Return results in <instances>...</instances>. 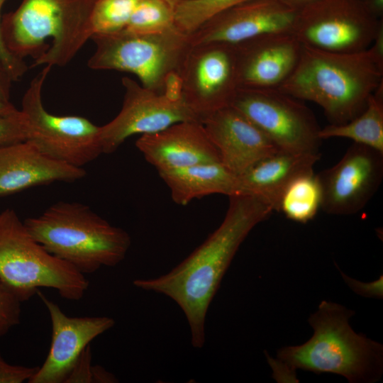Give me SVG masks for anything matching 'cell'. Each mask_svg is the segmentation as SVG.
<instances>
[{
	"label": "cell",
	"instance_id": "cell-1",
	"mask_svg": "<svg viewBox=\"0 0 383 383\" xmlns=\"http://www.w3.org/2000/svg\"><path fill=\"white\" fill-rule=\"evenodd\" d=\"M228 197L222 223L189 256L161 276L133 281L137 288L165 295L178 305L196 348L204 345L208 309L239 247L274 211L268 203L252 195Z\"/></svg>",
	"mask_w": 383,
	"mask_h": 383
},
{
	"label": "cell",
	"instance_id": "cell-2",
	"mask_svg": "<svg viewBox=\"0 0 383 383\" xmlns=\"http://www.w3.org/2000/svg\"><path fill=\"white\" fill-rule=\"evenodd\" d=\"M354 311L323 301L309 318L312 337L302 345L279 349L270 364L278 382H296V370L343 376L351 383L374 382L382 372L383 348L356 333L349 324Z\"/></svg>",
	"mask_w": 383,
	"mask_h": 383
},
{
	"label": "cell",
	"instance_id": "cell-3",
	"mask_svg": "<svg viewBox=\"0 0 383 383\" xmlns=\"http://www.w3.org/2000/svg\"><path fill=\"white\" fill-rule=\"evenodd\" d=\"M382 84L383 60L371 47L339 52L302 45L295 70L279 89L316 104L331 123L341 124L360 114Z\"/></svg>",
	"mask_w": 383,
	"mask_h": 383
},
{
	"label": "cell",
	"instance_id": "cell-4",
	"mask_svg": "<svg viewBox=\"0 0 383 383\" xmlns=\"http://www.w3.org/2000/svg\"><path fill=\"white\" fill-rule=\"evenodd\" d=\"M95 1L22 0L2 15L4 43L15 57H32L33 67H64L94 34Z\"/></svg>",
	"mask_w": 383,
	"mask_h": 383
},
{
	"label": "cell",
	"instance_id": "cell-5",
	"mask_svg": "<svg viewBox=\"0 0 383 383\" xmlns=\"http://www.w3.org/2000/svg\"><path fill=\"white\" fill-rule=\"evenodd\" d=\"M23 223L32 237L50 253L82 274L122 262L131 244L129 234L112 226L79 202L58 201Z\"/></svg>",
	"mask_w": 383,
	"mask_h": 383
},
{
	"label": "cell",
	"instance_id": "cell-6",
	"mask_svg": "<svg viewBox=\"0 0 383 383\" xmlns=\"http://www.w3.org/2000/svg\"><path fill=\"white\" fill-rule=\"evenodd\" d=\"M91 40L95 50L87 62L89 68L131 73L145 88L181 94L180 75L192 45L190 35L176 26L152 34L125 30L94 34Z\"/></svg>",
	"mask_w": 383,
	"mask_h": 383
},
{
	"label": "cell",
	"instance_id": "cell-7",
	"mask_svg": "<svg viewBox=\"0 0 383 383\" xmlns=\"http://www.w3.org/2000/svg\"><path fill=\"white\" fill-rule=\"evenodd\" d=\"M0 281L21 302L37 294L39 287L79 301L89 284L84 274L37 242L11 209L0 212Z\"/></svg>",
	"mask_w": 383,
	"mask_h": 383
},
{
	"label": "cell",
	"instance_id": "cell-8",
	"mask_svg": "<svg viewBox=\"0 0 383 383\" xmlns=\"http://www.w3.org/2000/svg\"><path fill=\"white\" fill-rule=\"evenodd\" d=\"M51 68L43 66L23 94L21 111L28 121L27 140L54 160L82 167L103 153L100 126L82 116H57L45 109L42 93Z\"/></svg>",
	"mask_w": 383,
	"mask_h": 383
},
{
	"label": "cell",
	"instance_id": "cell-9",
	"mask_svg": "<svg viewBox=\"0 0 383 383\" xmlns=\"http://www.w3.org/2000/svg\"><path fill=\"white\" fill-rule=\"evenodd\" d=\"M230 106L249 118L279 150L318 152L321 128L312 111L279 88L239 87Z\"/></svg>",
	"mask_w": 383,
	"mask_h": 383
},
{
	"label": "cell",
	"instance_id": "cell-10",
	"mask_svg": "<svg viewBox=\"0 0 383 383\" xmlns=\"http://www.w3.org/2000/svg\"><path fill=\"white\" fill-rule=\"evenodd\" d=\"M382 25L365 0H320L299 11L293 33L302 45L350 52L370 48Z\"/></svg>",
	"mask_w": 383,
	"mask_h": 383
},
{
	"label": "cell",
	"instance_id": "cell-11",
	"mask_svg": "<svg viewBox=\"0 0 383 383\" xmlns=\"http://www.w3.org/2000/svg\"><path fill=\"white\" fill-rule=\"evenodd\" d=\"M239 88L235 45H192L180 75L181 94L197 119L231 105Z\"/></svg>",
	"mask_w": 383,
	"mask_h": 383
},
{
	"label": "cell",
	"instance_id": "cell-12",
	"mask_svg": "<svg viewBox=\"0 0 383 383\" xmlns=\"http://www.w3.org/2000/svg\"><path fill=\"white\" fill-rule=\"evenodd\" d=\"M121 82L125 89L121 109L100 126L103 153L115 152L133 135L156 133L182 121H199L181 94L157 92L127 77Z\"/></svg>",
	"mask_w": 383,
	"mask_h": 383
},
{
	"label": "cell",
	"instance_id": "cell-13",
	"mask_svg": "<svg viewBox=\"0 0 383 383\" xmlns=\"http://www.w3.org/2000/svg\"><path fill=\"white\" fill-rule=\"evenodd\" d=\"M317 175L321 209L329 214H354L368 203L381 184L383 153L353 143L335 165Z\"/></svg>",
	"mask_w": 383,
	"mask_h": 383
},
{
	"label": "cell",
	"instance_id": "cell-14",
	"mask_svg": "<svg viewBox=\"0 0 383 383\" xmlns=\"http://www.w3.org/2000/svg\"><path fill=\"white\" fill-rule=\"evenodd\" d=\"M298 12L280 0H249L211 18L190 35L191 43L235 45L267 33L293 32Z\"/></svg>",
	"mask_w": 383,
	"mask_h": 383
},
{
	"label": "cell",
	"instance_id": "cell-15",
	"mask_svg": "<svg viewBox=\"0 0 383 383\" xmlns=\"http://www.w3.org/2000/svg\"><path fill=\"white\" fill-rule=\"evenodd\" d=\"M49 313L52 340L47 357L28 383H65L78 357L90 342L111 328L107 316L70 317L60 306L37 291Z\"/></svg>",
	"mask_w": 383,
	"mask_h": 383
},
{
	"label": "cell",
	"instance_id": "cell-16",
	"mask_svg": "<svg viewBox=\"0 0 383 383\" xmlns=\"http://www.w3.org/2000/svg\"><path fill=\"white\" fill-rule=\"evenodd\" d=\"M239 87L279 88L295 70L302 44L293 32L261 35L234 45Z\"/></svg>",
	"mask_w": 383,
	"mask_h": 383
},
{
	"label": "cell",
	"instance_id": "cell-17",
	"mask_svg": "<svg viewBox=\"0 0 383 383\" xmlns=\"http://www.w3.org/2000/svg\"><path fill=\"white\" fill-rule=\"evenodd\" d=\"M202 124L218 152L221 162L236 175L279 150L249 118L232 106L213 112Z\"/></svg>",
	"mask_w": 383,
	"mask_h": 383
},
{
	"label": "cell",
	"instance_id": "cell-18",
	"mask_svg": "<svg viewBox=\"0 0 383 383\" xmlns=\"http://www.w3.org/2000/svg\"><path fill=\"white\" fill-rule=\"evenodd\" d=\"M135 146L158 172L221 162L202 123L186 121L160 131L141 135Z\"/></svg>",
	"mask_w": 383,
	"mask_h": 383
},
{
	"label": "cell",
	"instance_id": "cell-19",
	"mask_svg": "<svg viewBox=\"0 0 383 383\" xmlns=\"http://www.w3.org/2000/svg\"><path fill=\"white\" fill-rule=\"evenodd\" d=\"M86 172L54 160L24 140L0 147V196L55 182H73Z\"/></svg>",
	"mask_w": 383,
	"mask_h": 383
},
{
	"label": "cell",
	"instance_id": "cell-20",
	"mask_svg": "<svg viewBox=\"0 0 383 383\" xmlns=\"http://www.w3.org/2000/svg\"><path fill=\"white\" fill-rule=\"evenodd\" d=\"M319 152L278 150L255 162L238 175L240 194L252 195L277 211L280 197L296 177L313 171Z\"/></svg>",
	"mask_w": 383,
	"mask_h": 383
},
{
	"label": "cell",
	"instance_id": "cell-21",
	"mask_svg": "<svg viewBox=\"0 0 383 383\" xmlns=\"http://www.w3.org/2000/svg\"><path fill=\"white\" fill-rule=\"evenodd\" d=\"M158 174L170 189L173 201L181 206L211 194H240L238 175L221 162L198 164Z\"/></svg>",
	"mask_w": 383,
	"mask_h": 383
},
{
	"label": "cell",
	"instance_id": "cell-22",
	"mask_svg": "<svg viewBox=\"0 0 383 383\" xmlns=\"http://www.w3.org/2000/svg\"><path fill=\"white\" fill-rule=\"evenodd\" d=\"M318 136L321 140L348 138L383 153V84L370 96L360 114L345 123L321 128Z\"/></svg>",
	"mask_w": 383,
	"mask_h": 383
},
{
	"label": "cell",
	"instance_id": "cell-23",
	"mask_svg": "<svg viewBox=\"0 0 383 383\" xmlns=\"http://www.w3.org/2000/svg\"><path fill=\"white\" fill-rule=\"evenodd\" d=\"M321 205V189L313 171L293 179L284 190L277 207L294 221L306 223L316 215Z\"/></svg>",
	"mask_w": 383,
	"mask_h": 383
},
{
	"label": "cell",
	"instance_id": "cell-24",
	"mask_svg": "<svg viewBox=\"0 0 383 383\" xmlns=\"http://www.w3.org/2000/svg\"><path fill=\"white\" fill-rule=\"evenodd\" d=\"M249 0H187L174 7V24L191 35L215 16Z\"/></svg>",
	"mask_w": 383,
	"mask_h": 383
},
{
	"label": "cell",
	"instance_id": "cell-25",
	"mask_svg": "<svg viewBox=\"0 0 383 383\" xmlns=\"http://www.w3.org/2000/svg\"><path fill=\"white\" fill-rule=\"evenodd\" d=\"M174 27V6L163 0H139L123 30L135 33L152 34Z\"/></svg>",
	"mask_w": 383,
	"mask_h": 383
},
{
	"label": "cell",
	"instance_id": "cell-26",
	"mask_svg": "<svg viewBox=\"0 0 383 383\" xmlns=\"http://www.w3.org/2000/svg\"><path fill=\"white\" fill-rule=\"evenodd\" d=\"M139 0H96L91 24L94 34H107L123 30Z\"/></svg>",
	"mask_w": 383,
	"mask_h": 383
},
{
	"label": "cell",
	"instance_id": "cell-27",
	"mask_svg": "<svg viewBox=\"0 0 383 383\" xmlns=\"http://www.w3.org/2000/svg\"><path fill=\"white\" fill-rule=\"evenodd\" d=\"M21 301L0 281V336L20 323Z\"/></svg>",
	"mask_w": 383,
	"mask_h": 383
},
{
	"label": "cell",
	"instance_id": "cell-28",
	"mask_svg": "<svg viewBox=\"0 0 383 383\" xmlns=\"http://www.w3.org/2000/svg\"><path fill=\"white\" fill-rule=\"evenodd\" d=\"M28 121L23 113L0 116V147L26 140Z\"/></svg>",
	"mask_w": 383,
	"mask_h": 383
},
{
	"label": "cell",
	"instance_id": "cell-29",
	"mask_svg": "<svg viewBox=\"0 0 383 383\" xmlns=\"http://www.w3.org/2000/svg\"><path fill=\"white\" fill-rule=\"evenodd\" d=\"M8 0H0V61L9 72L13 82L18 81L28 71L24 60L13 55L6 48L1 34V9Z\"/></svg>",
	"mask_w": 383,
	"mask_h": 383
},
{
	"label": "cell",
	"instance_id": "cell-30",
	"mask_svg": "<svg viewBox=\"0 0 383 383\" xmlns=\"http://www.w3.org/2000/svg\"><path fill=\"white\" fill-rule=\"evenodd\" d=\"M91 350L88 345L74 365L65 383H92L94 365H91Z\"/></svg>",
	"mask_w": 383,
	"mask_h": 383
},
{
	"label": "cell",
	"instance_id": "cell-31",
	"mask_svg": "<svg viewBox=\"0 0 383 383\" xmlns=\"http://www.w3.org/2000/svg\"><path fill=\"white\" fill-rule=\"evenodd\" d=\"M39 367H25L6 362L0 352V383L28 382Z\"/></svg>",
	"mask_w": 383,
	"mask_h": 383
},
{
	"label": "cell",
	"instance_id": "cell-32",
	"mask_svg": "<svg viewBox=\"0 0 383 383\" xmlns=\"http://www.w3.org/2000/svg\"><path fill=\"white\" fill-rule=\"evenodd\" d=\"M340 272L345 283L356 294L365 297L382 298V276L376 281L366 283L350 278Z\"/></svg>",
	"mask_w": 383,
	"mask_h": 383
},
{
	"label": "cell",
	"instance_id": "cell-33",
	"mask_svg": "<svg viewBox=\"0 0 383 383\" xmlns=\"http://www.w3.org/2000/svg\"><path fill=\"white\" fill-rule=\"evenodd\" d=\"M12 80L9 72L0 61V98L10 101Z\"/></svg>",
	"mask_w": 383,
	"mask_h": 383
},
{
	"label": "cell",
	"instance_id": "cell-34",
	"mask_svg": "<svg viewBox=\"0 0 383 383\" xmlns=\"http://www.w3.org/2000/svg\"><path fill=\"white\" fill-rule=\"evenodd\" d=\"M283 4L289 6V8L300 11L304 7L313 4L320 0H280Z\"/></svg>",
	"mask_w": 383,
	"mask_h": 383
},
{
	"label": "cell",
	"instance_id": "cell-35",
	"mask_svg": "<svg viewBox=\"0 0 383 383\" xmlns=\"http://www.w3.org/2000/svg\"><path fill=\"white\" fill-rule=\"evenodd\" d=\"M10 101H6L0 98V116H10L18 112Z\"/></svg>",
	"mask_w": 383,
	"mask_h": 383
},
{
	"label": "cell",
	"instance_id": "cell-36",
	"mask_svg": "<svg viewBox=\"0 0 383 383\" xmlns=\"http://www.w3.org/2000/svg\"><path fill=\"white\" fill-rule=\"evenodd\" d=\"M371 11L378 18L383 14V0H365Z\"/></svg>",
	"mask_w": 383,
	"mask_h": 383
},
{
	"label": "cell",
	"instance_id": "cell-37",
	"mask_svg": "<svg viewBox=\"0 0 383 383\" xmlns=\"http://www.w3.org/2000/svg\"><path fill=\"white\" fill-rule=\"evenodd\" d=\"M163 1H166L167 3H168L169 4L174 7L182 1H187V0H163Z\"/></svg>",
	"mask_w": 383,
	"mask_h": 383
}]
</instances>
